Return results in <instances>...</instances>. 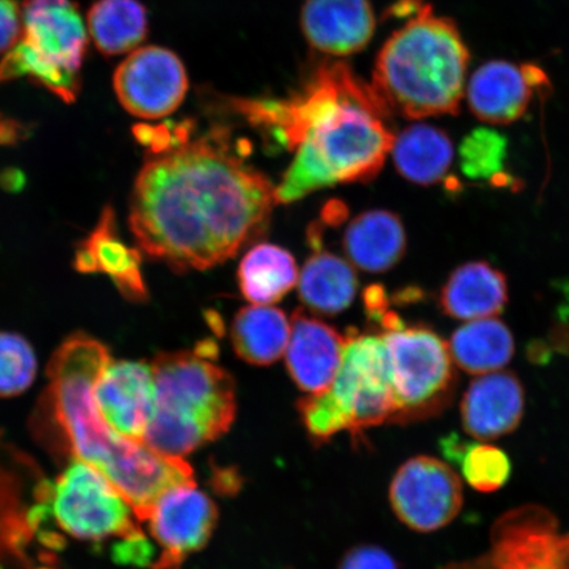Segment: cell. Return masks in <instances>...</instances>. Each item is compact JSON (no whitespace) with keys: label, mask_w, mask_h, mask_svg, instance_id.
<instances>
[{"label":"cell","mask_w":569,"mask_h":569,"mask_svg":"<svg viewBox=\"0 0 569 569\" xmlns=\"http://www.w3.org/2000/svg\"><path fill=\"white\" fill-rule=\"evenodd\" d=\"M241 142L213 130L149 153L134 181L130 229L142 252L176 272L223 264L267 229L276 187Z\"/></svg>","instance_id":"obj_1"},{"label":"cell","mask_w":569,"mask_h":569,"mask_svg":"<svg viewBox=\"0 0 569 569\" xmlns=\"http://www.w3.org/2000/svg\"><path fill=\"white\" fill-rule=\"evenodd\" d=\"M254 127L296 149L277 203H291L338 183L371 181L380 173L395 133L390 112L371 84L345 63H326L301 92L289 99H233Z\"/></svg>","instance_id":"obj_2"},{"label":"cell","mask_w":569,"mask_h":569,"mask_svg":"<svg viewBox=\"0 0 569 569\" xmlns=\"http://www.w3.org/2000/svg\"><path fill=\"white\" fill-rule=\"evenodd\" d=\"M111 360L107 347L84 333L63 341L48 367L56 415L76 458L102 472L130 502L139 521H147L166 490L194 480L193 469L183 458L120 436L99 415L92 391Z\"/></svg>","instance_id":"obj_3"},{"label":"cell","mask_w":569,"mask_h":569,"mask_svg":"<svg viewBox=\"0 0 569 569\" xmlns=\"http://www.w3.org/2000/svg\"><path fill=\"white\" fill-rule=\"evenodd\" d=\"M411 17L377 57L372 89L405 119L455 116L465 96L469 52L453 21L411 0Z\"/></svg>","instance_id":"obj_4"},{"label":"cell","mask_w":569,"mask_h":569,"mask_svg":"<svg viewBox=\"0 0 569 569\" xmlns=\"http://www.w3.org/2000/svg\"><path fill=\"white\" fill-rule=\"evenodd\" d=\"M156 402L144 442L183 458L230 430L234 383L223 368L194 351L160 353L151 362Z\"/></svg>","instance_id":"obj_5"},{"label":"cell","mask_w":569,"mask_h":569,"mask_svg":"<svg viewBox=\"0 0 569 569\" xmlns=\"http://www.w3.org/2000/svg\"><path fill=\"white\" fill-rule=\"evenodd\" d=\"M23 34L0 62V83L31 77L63 102L81 89L80 68L88 33L69 0H26Z\"/></svg>","instance_id":"obj_6"},{"label":"cell","mask_w":569,"mask_h":569,"mask_svg":"<svg viewBox=\"0 0 569 569\" xmlns=\"http://www.w3.org/2000/svg\"><path fill=\"white\" fill-rule=\"evenodd\" d=\"M395 416L391 422H411L443 410L451 401L457 376L447 341L426 327L405 325L386 330Z\"/></svg>","instance_id":"obj_7"},{"label":"cell","mask_w":569,"mask_h":569,"mask_svg":"<svg viewBox=\"0 0 569 569\" xmlns=\"http://www.w3.org/2000/svg\"><path fill=\"white\" fill-rule=\"evenodd\" d=\"M53 515L69 536L83 540L146 538L133 521V509L96 467L76 459L57 480Z\"/></svg>","instance_id":"obj_8"},{"label":"cell","mask_w":569,"mask_h":569,"mask_svg":"<svg viewBox=\"0 0 569 569\" xmlns=\"http://www.w3.org/2000/svg\"><path fill=\"white\" fill-rule=\"evenodd\" d=\"M442 569H569V531L539 505H523L497 519L486 551Z\"/></svg>","instance_id":"obj_9"},{"label":"cell","mask_w":569,"mask_h":569,"mask_svg":"<svg viewBox=\"0 0 569 569\" xmlns=\"http://www.w3.org/2000/svg\"><path fill=\"white\" fill-rule=\"evenodd\" d=\"M352 432L391 422L395 416L389 361L380 337L346 340L343 359L329 389Z\"/></svg>","instance_id":"obj_10"},{"label":"cell","mask_w":569,"mask_h":569,"mask_svg":"<svg viewBox=\"0 0 569 569\" xmlns=\"http://www.w3.org/2000/svg\"><path fill=\"white\" fill-rule=\"evenodd\" d=\"M390 503L400 521L412 530L431 532L446 528L462 507L460 478L442 460L412 458L391 481Z\"/></svg>","instance_id":"obj_11"},{"label":"cell","mask_w":569,"mask_h":569,"mask_svg":"<svg viewBox=\"0 0 569 569\" xmlns=\"http://www.w3.org/2000/svg\"><path fill=\"white\" fill-rule=\"evenodd\" d=\"M217 521L216 503L194 480L166 490L147 518L149 530L162 550L154 569H180L191 553L208 545Z\"/></svg>","instance_id":"obj_12"},{"label":"cell","mask_w":569,"mask_h":569,"mask_svg":"<svg viewBox=\"0 0 569 569\" xmlns=\"http://www.w3.org/2000/svg\"><path fill=\"white\" fill-rule=\"evenodd\" d=\"M113 88L126 111L153 120L170 116L181 106L189 81L183 63L173 52L144 47L120 63Z\"/></svg>","instance_id":"obj_13"},{"label":"cell","mask_w":569,"mask_h":569,"mask_svg":"<svg viewBox=\"0 0 569 569\" xmlns=\"http://www.w3.org/2000/svg\"><path fill=\"white\" fill-rule=\"evenodd\" d=\"M92 396L99 415L113 430L124 438L144 442L156 402L151 365L111 360L99 376Z\"/></svg>","instance_id":"obj_14"},{"label":"cell","mask_w":569,"mask_h":569,"mask_svg":"<svg viewBox=\"0 0 569 569\" xmlns=\"http://www.w3.org/2000/svg\"><path fill=\"white\" fill-rule=\"evenodd\" d=\"M549 87L545 71L531 63L492 61L475 71L467 101L473 116L488 124H510L521 119L536 92Z\"/></svg>","instance_id":"obj_15"},{"label":"cell","mask_w":569,"mask_h":569,"mask_svg":"<svg viewBox=\"0 0 569 569\" xmlns=\"http://www.w3.org/2000/svg\"><path fill=\"white\" fill-rule=\"evenodd\" d=\"M290 325L284 359L291 379L309 395L329 390L343 359L347 339L323 320L302 310L295 312Z\"/></svg>","instance_id":"obj_16"},{"label":"cell","mask_w":569,"mask_h":569,"mask_svg":"<svg viewBox=\"0 0 569 569\" xmlns=\"http://www.w3.org/2000/svg\"><path fill=\"white\" fill-rule=\"evenodd\" d=\"M525 390L511 372H492L475 379L462 396V427L479 440H493L513 432L522 421Z\"/></svg>","instance_id":"obj_17"},{"label":"cell","mask_w":569,"mask_h":569,"mask_svg":"<svg viewBox=\"0 0 569 569\" xmlns=\"http://www.w3.org/2000/svg\"><path fill=\"white\" fill-rule=\"evenodd\" d=\"M301 23L312 48L339 57L358 53L368 44L376 19L368 0H308Z\"/></svg>","instance_id":"obj_18"},{"label":"cell","mask_w":569,"mask_h":569,"mask_svg":"<svg viewBox=\"0 0 569 569\" xmlns=\"http://www.w3.org/2000/svg\"><path fill=\"white\" fill-rule=\"evenodd\" d=\"M74 267L81 273L109 276L128 301L144 302L148 298L141 253L120 239L116 212L110 206H106L96 229L77 248Z\"/></svg>","instance_id":"obj_19"},{"label":"cell","mask_w":569,"mask_h":569,"mask_svg":"<svg viewBox=\"0 0 569 569\" xmlns=\"http://www.w3.org/2000/svg\"><path fill=\"white\" fill-rule=\"evenodd\" d=\"M507 302V279L486 261L459 267L440 291L445 315L468 322L500 315Z\"/></svg>","instance_id":"obj_20"},{"label":"cell","mask_w":569,"mask_h":569,"mask_svg":"<svg viewBox=\"0 0 569 569\" xmlns=\"http://www.w3.org/2000/svg\"><path fill=\"white\" fill-rule=\"evenodd\" d=\"M343 246L356 267L369 273H382L402 259L407 249V233L396 213L366 211L348 226Z\"/></svg>","instance_id":"obj_21"},{"label":"cell","mask_w":569,"mask_h":569,"mask_svg":"<svg viewBox=\"0 0 569 569\" xmlns=\"http://www.w3.org/2000/svg\"><path fill=\"white\" fill-rule=\"evenodd\" d=\"M297 283L305 306L323 316H337L350 308L359 288L350 262L329 252L312 254Z\"/></svg>","instance_id":"obj_22"},{"label":"cell","mask_w":569,"mask_h":569,"mask_svg":"<svg viewBox=\"0 0 569 569\" xmlns=\"http://www.w3.org/2000/svg\"><path fill=\"white\" fill-rule=\"evenodd\" d=\"M290 330V319L282 310L270 305L248 306L234 316L232 346L249 365H273L287 351Z\"/></svg>","instance_id":"obj_23"},{"label":"cell","mask_w":569,"mask_h":569,"mask_svg":"<svg viewBox=\"0 0 569 569\" xmlns=\"http://www.w3.org/2000/svg\"><path fill=\"white\" fill-rule=\"evenodd\" d=\"M448 347L455 365L476 376L500 371L516 351L513 333L496 318L469 320L453 332Z\"/></svg>","instance_id":"obj_24"},{"label":"cell","mask_w":569,"mask_h":569,"mask_svg":"<svg viewBox=\"0 0 569 569\" xmlns=\"http://www.w3.org/2000/svg\"><path fill=\"white\" fill-rule=\"evenodd\" d=\"M391 153L398 172L419 184L442 181L453 161L450 137L427 124L411 126L398 134Z\"/></svg>","instance_id":"obj_25"},{"label":"cell","mask_w":569,"mask_h":569,"mask_svg":"<svg viewBox=\"0 0 569 569\" xmlns=\"http://www.w3.org/2000/svg\"><path fill=\"white\" fill-rule=\"evenodd\" d=\"M297 262L287 249L258 244L249 249L238 270L241 295L252 305H273L298 282Z\"/></svg>","instance_id":"obj_26"},{"label":"cell","mask_w":569,"mask_h":569,"mask_svg":"<svg viewBox=\"0 0 569 569\" xmlns=\"http://www.w3.org/2000/svg\"><path fill=\"white\" fill-rule=\"evenodd\" d=\"M88 27L99 52L130 53L146 39L147 11L139 0H98L89 11Z\"/></svg>","instance_id":"obj_27"},{"label":"cell","mask_w":569,"mask_h":569,"mask_svg":"<svg viewBox=\"0 0 569 569\" xmlns=\"http://www.w3.org/2000/svg\"><path fill=\"white\" fill-rule=\"evenodd\" d=\"M458 466L469 486L481 493L496 492L511 476L508 453L492 445L469 442Z\"/></svg>","instance_id":"obj_28"},{"label":"cell","mask_w":569,"mask_h":569,"mask_svg":"<svg viewBox=\"0 0 569 569\" xmlns=\"http://www.w3.org/2000/svg\"><path fill=\"white\" fill-rule=\"evenodd\" d=\"M38 371L33 348L17 333L0 332V397L23 393Z\"/></svg>","instance_id":"obj_29"},{"label":"cell","mask_w":569,"mask_h":569,"mask_svg":"<svg viewBox=\"0 0 569 569\" xmlns=\"http://www.w3.org/2000/svg\"><path fill=\"white\" fill-rule=\"evenodd\" d=\"M507 141L495 131L478 130L462 141L460 156L462 172L469 177L492 180L502 168Z\"/></svg>","instance_id":"obj_30"},{"label":"cell","mask_w":569,"mask_h":569,"mask_svg":"<svg viewBox=\"0 0 569 569\" xmlns=\"http://www.w3.org/2000/svg\"><path fill=\"white\" fill-rule=\"evenodd\" d=\"M300 412L316 442H326L336 433L347 430V421L329 390L309 395L300 402Z\"/></svg>","instance_id":"obj_31"},{"label":"cell","mask_w":569,"mask_h":569,"mask_svg":"<svg viewBox=\"0 0 569 569\" xmlns=\"http://www.w3.org/2000/svg\"><path fill=\"white\" fill-rule=\"evenodd\" d=\"M23 28V11L16 0H0V53L18 44Z\"/></svg>","instance_id":"obj_32"},{"label":"cell","mask_w":569,"mask_h":569,"mask_svg":"<svg viewBox=\"0 0 569 569\" xmlns=\"http://www.w3.org/2000/svg\"><path fill=\"white\" fill-rule=\"evenodd\" d=\"M339 569H398L387 551L373 546L356 547L346 555Z\"/></svg>","instance_id":"obj_33"},{"label":"cell","mask_w":569,"mask_h":569,"mask_svg":"<svg viewBox=\"0 0 569 569\" xmlns=\"http://www.w3.org/2000/svg\"><path fill=\"white\" fill-rule=\"evenodd\" d=\"M468 443L469 442H466L458 433H450V436L445 437L442 442H440V450H442L447 460L458 466Z\"/></svg>","instance_id":"obj_34"},{"label":"cell","mask_w":569,"mask_h":569,"mask_svg":"<svg viewBox=\"0 0 569 569\" xmlns=\"http://www.w3.org/2000/svg\"><path fill=\"white\" fill-rule=\"evenodd\" d=\"M23 137V127L17 120L0 118V144H16Z\"/></svg>","instance_id":"obj_35"}]
</instances>
